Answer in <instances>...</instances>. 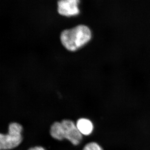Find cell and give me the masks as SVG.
I'll use <instances>...</instances> for the list:
<instances>
[{"instance_id": "1", "label": "cell", "mask_w": 150, "mask_h": 150, "mask_svg": "<svg viewBox=\"0 0 150 150\" xmlns=\"http://www.w3.org/2000/svg\"><path fill=\"white\" fill-rule=\"evenodd\" d=\"M91 36V30L88 26L79 25L71 29L63 30L60 38L62 45L66 49L74 51L88 42Z\"/></svg>"}, {"instance_id": "2", "label": "cell", "mask_w": 150, "mask_h": 150, "mask_svg": "<svg viewBox=\"0 0 150 150\" xmlns=\"http://www.w3.org/2000/svg\"><path fill=\"white\" fill-rule=\"evenodd\" d=\"M50 132L51 137L55 139L62 141L67 139L74 146L79 144L83 139L82 134L76 124L68 119L54 122L51 126Z\"/></svg>"}, {"instance_id": "3", "label": "cell", "mask_w": 150, "mask_h": 150, "mask_svg": "<svg viewBox=\"0 0 150 150\" xmlns=\"http://www.w3.org/2000/svg\"><path fill=\"white\" fill-rule=\"evenodd\" d=\"M22 126L19 123H10L8 134H0V150L12 149L18 146L22 142Z\"/></svg>"}, {"instance_id": "4", "label": "cell", "mask_w": 150, "mask_h": 150, "mask_svg": "<svg viewBox=\"0 0 150 150\" xmlns=\"http://www.w3.org/2000/svg\"><path fill=\"white\" fill-rule=\"evenodd\" d=\"M80 0H59L58 11L63 16L70 17L77 15L80 13L78 5Z\"/></svg>"}, {"instance_id": "5", "label": "cell", "mask_w": 150, "mask_h": 150, "mask_svg": "<svg viewBox=\"0 0 150 150\" xmlns=\"http://www.w3.org/2000/svg\"><path fill=\"white\" fill-rule=\"evenodd\" d=\"M76 125L81 134L85 136L89 135L93 131V124L90 120L87 118H81L78 119Z\"/></svg>"}, {"instance_id": "6", "label": "cell", "mask_w": 150, "mask_h": 150, "mask_svg": "<svg viewBox=\"0 0 150 150\" xmlns=\"http://www.w3.org/2000/svg\"><path fill=\"white\" fill-rule=\"evenodd\" d=\"M82 150H103L98 144L96 142H90L84 147Z\"/></svg>"}, {"instance_id": "7", "label": "cell", "mask_w": 150, "mask_h": 150, "mask_svg": "<svg viewBox=\"0 0 150 150\" xmlns=\"http://www.w3.org/2000/svg\"><path fill=\"white\" fill-rule=\"evenodd\" d=\"M28 150H46L41 146H35L29 148Z\"/></svg>"}]
</instances>
